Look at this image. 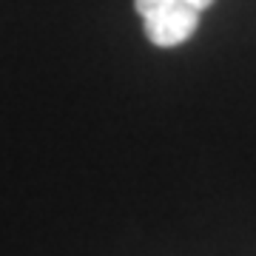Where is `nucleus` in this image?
<instances>
[{
    "label": "nucleus",
    "mask_w": 256,
    "mask_h": 256,
    "mask_svg": "<svg viewBox=\"0 0 256 256\" xmlns=\"http://www.w3.org/2000/svg\"><path fill=\"white\" fill-rule=\"evenodd\" d=\"M214 0H134L146 37L160 48L185 43L200 26V14Z\"/></svg>",
    "instance_id": "1"
}]
</instances>
